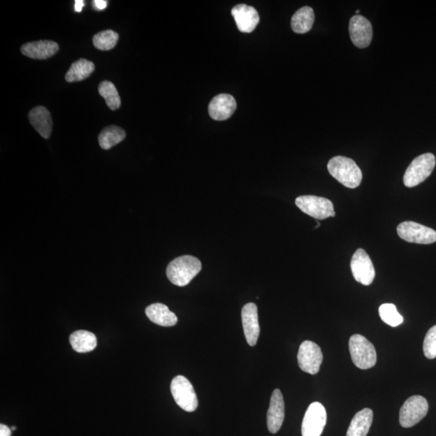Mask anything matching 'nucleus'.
Returning a JSON list of instances; mask_svg holds the SVG:
<instances>
[{"label":"nucleus","instance_id":"obj_1","mask_svg":"<svg viewBox=\"0 0 436 436\" xmlns=\"http://www.w3.org/2000/svg\"><path fill=\"white\" fill-rule=\"evenodd\" d=\"M330 174L340 184L349 189H356L361 183L362 171L354 160L344 157L332 158L327 164Z\"/></svg>","mask_w":436,"mask_h":436},{"label":"nucleus","instance_id":"obj_2","mask_svg":"<svg viewBox=\"0 0 436 436\" xmlns=\"http://www.w3.org/2000/svg\"><path fill=\"white\" fill-rule=\"evenodd\" d=\"M201 268L198 259L191 256H183L175 259L168 264L167 276L171 283L184 287L201 272Z\"/></svg>","mask_w":436,"mask_h":436},{"label":"nucleus","instance_id":"obj_3","mask_svg":"<svg viewBox=\"0 0 436 436\" xmlns=\"http://www.w3.org/2000/svg\"><path fill=\"white\" fill-rule=\"evenodd\" d=\"M349 350L353 363L361 370H370L376 365L375 347L365 337L353 335L349 340Z\"/></svg>","mask_w":436,"mask_h":436},{"label":"nucleus","instance_id":"obj_4","mask_svg":"<svg viewBox=\"0 0 436 436\" xmlns=\"http://www.w3.org/2000/svg\"><path fill=\"white\" fill-rule=\"evenodd\" d=\"M435 167V157L432 153L415 158L405 173L403 182L407 188H413L427 180Z\"/></svg>","mask_w":436,"mask_h":436},{"label":"nucleus","instance_id":"obj_5","mask_svg":"<svg viewBox=\"0 0 436 436\" xmlns=\"http://www.w3.org/2000/svg\"><path fill=\"white\" fill-rule=\"evenodd\" d=\"M296 205L305 214L318 220H324L335 216L331 201L316 196H300L296 199Z\"/></svg>","mask_w":436,"mask_h":436},{"label":"nucleus","instance_id":"obj_6","mask_svg":"<svg viewBox=\"0 0 436 436\" xmlns=\"http://www.w3.org/2000/svg\"><path fill=\"white\" fill-rule=\"evenodd\" d=\"M170 391L176 404L184 411L194 412L198 407V399L194 388L185 377H175L171 382Z\"/></svg>","mask_w":436,"mask_h":436},{"label":"nucleus","instance_id":"obj_7","mask_svg":"<svg viewBox=\"0 0 436 436\" xmlns=\"http://www.w3.org/2000/svg\"><path fill=\"white\" fill-rule=\"evenodd\" d=\"M427 399L414 395L404 402L399 412V423L404 428L414 427L427 415L428 412Z\"/></svg>","mask_w":436,"mask_h":436},{"label":"nucleus","instance_id":"obj_8","mask_svg":"<svg viewBox=\"0 0 436 436\" xmlns=\"http://www.w3.org/2000/svg\"><path fill=\"white\" fill-rule=\"evenodd\" d=\"M398 235L402 240L416 244H432L436 242V232L428 226L414 221L400 223Z\"/></svg>","mask_w":436,"mask_h":436},{"label":"nucleus","instance_id":"obj_9","mask_svg":"<svg viewBox=\"0 0 436 436\" xmlns=\"http://www.w3.org/2000/svg\"><path fill=\"white\" fill-rule=\"evenodd\" d=\"M298 361L300 370L309 375H315L319 372L323 363V352L315 342L306 340L299 347Z\"/></svg>","mask_w":436,"mask_h":436},{"label":"nucleus","instance_id":"obj_10","mask_svg":"<svg viewBox=\"0 0 436 436\" xmlns=\"http://www.w3.org/2000/svg\"><path fill=\"white\" fill-rule=\"evenodd\" d=\"M326 419V412L323 404H310L303 419V436H320L324 432Z\"/></svg>","mask_w":436,"mask_h":436},{"label":"nucleus","instance_id":"obj_11","mask_svg":"<svg viewBox=\"0 0 436 436\" xmlns=\"http://www.w3.org/2000/svg\"><path fill=\"white\" fill-rule=\"evenodd\" d=\"M353 277L357 282L370 285L375 278V269L370 256L363 249H358L351 261Z\"/></svg>","mask_w":436,"mask_h":436},{"label":"nucleus","instance_id":"obj_12","mask_svg":"<svg viewBox=\"0 0 436 436\" xmlns=\"http://www.w3.org/2000/svg\"><path fill=\"white\" fill-rule=\"evenodd\" d=\"M349 33L352 43L360 49H365L371 44L372 26L368 19L356 15L350 20Z\"/></svg>","mask_w":436,"mask_h":436},{"label":"nucleus","instance_id":"obj_13","mask_svg":"<svg viewBox=\"0 0 436 436\" xmlns=\"http://www.w3.org/2000/svg\"><path fill=\"white\" fill-rule=\"evenodd\" d=\"M242 321L247 344L252 347L256 346L261 334V327L259 324L257 305L254 303H247L242 310Z\"/></svg>","mask_w":436,"mask_h":436},{"label":"nucleus","instance_id":"obj_14","mask_svg":"<svg viewBox=\"0 0 436 436\" xmlns=\"http://www.w3.org/2000/svg\"><path fill=\"white\" fill-rule=\"evenodd\" d=\"M231 14L235 19L238 29L242 33H252L259 22V15L256 8L247 4H238L233 8Z\"/></svg>","mask_w":436,"mask_h":436},{"label":"nucleus","instance_id":"obj_15","mask_svg":"<svg viewBox=\"0 0 436 436\" xmlns=\"http://www.w3.org/2000/svg\"><path fill=\"white\" fill-rule=\"evenodd\" d=\"M284 419V402L282 391L277 388L272 393L267 415L268 428L276 434L282 428Z\"/></svg>","mask_w":436,"mask_h":436},{"label":"nucleus","instance_id":"obj_16","mask_svg":"<svg viewBox=\"0 0 436 436\" xmlns=\"http://www.w3.org/2000/svg\"><path fill=\"white\" fill-rule=\"evenodd\" d=\"M236 108L235 99L231 95H217L210 103V116L215 121H225L233 115Z\"/></svg>","mask_w":436,"mask_h":436},{"label":"nucleus","instance_id":"obj_17","mask_svg":"<svg viewBox=\"0 0 436 436\" xmlns=\"http://www.w3.org/2000/svg\"><path fill=\"white\" fill-rule=\"evenodd\" d=\"M59 50L58 44L52 41H33L24 44L22 49V53L26 57L33 59L44 60L54 56Z\"/></svg>","mask_w":436,"mask_h":436},{"label":"nucleus","instance_id":"obj_18","mask_svg":"<svg viewBox=\"0 0 436 436\" xmlns=\"http://www.w3.org/2000/svg\"><path fill=\"white\" fill-rule=\"evenodd\" d=\"M31 124L41 135L48 139L50 137L53 122L48 109L43 106H38L32 109L29 113Z\"/></svg>","mask_w":436,"mask_h":436},{"label":"nucleus","instance_id":"obj_19","mask_svg":"<svg viewBox=\"0 0 436 436\" xmlns=\"http://www.w3.org/2000/svg\"><path fill=\"white\" fill-rule=\"evenodd\" d=\"M145 314L152 323L161 326H173L177 324L178 319L167 305L162 303H154L145 309Z\"/></svg>","mask_w":436,"mask_h":436},{"label":"nucleus","instance_id":"obj_20","mask_svg":"<svg viewBox=\"0 0 436 436\" xmlns=\"http://www.w3.org/2000/svg\"><path fill=\"white\" fill-rule=\"evenodd\" d=\"M373 420L371 409L365 408L358 412L352 419L346 436H367Z\"/></svg>","mask_w":436,"mask_h":436},{"label":"nucleus","instance_id":"obj_21","mask_svg":"<svg viewBox=\"0 0 436 436\" xmlns=\"http://www.w3.org/2000/svg\"><path fill=\"white\" fill-rule=\"evenodd\" d=\"M314 10L305 6L298 10L291 20V27L296 34H303L312 29L314 23Z\"/></svg>","mask_w":436,"mask_h":436},{"label":"nucleus","instance_id":"obj_22","mask_svg":"<svg viewBox=\"0 0 436 436\" xmlns=\"http://www.w3.org/2000/svg\"><path fill=\"white\" fill-rule=\"evenodd\" d=\"M72 349L79 353H87L94 350L97 345L96 337L90 331L80 330L70 336Z\"/></svg>","mask_w":436,"mask_h":436},{"label":"nucleus","instance_id":"obj_23","mask_svg":"<svg viewBox=\"0 0 436 436\" xmlns=\"http://www.w3.org/2000/svg\"><path fill=\"white\" fill-rule=\"evenodd\" d=\"M95 71L92 61L81 59L73 62L70 70L66 74V80L68 82H80L87 79Z\"/></svg>","mask_w":436,"mask_h":436},{"label":"nucleus","instance_id":"obj_24","mask_svg":"<svg viewBox=\"0 0 436 436\" xmlns=\"http://www.w3.org/2000/svg\"><path fill=\"white\" fill-rule=\"evenodd\" d=\"M126 137V133L117 126H108L99 135V144L103 150H109L122 143Z\"/></svg>","mask_w":436,"mask_h":436},{"label":"nucleus","instance_id":"obj_25","mask_svg":"<svg viewBox=\"0 0 436 436\" xmlns=\"http://www.w3.org/2000/svg\"><path fill=\"white\" fill-rule=\"evenodd\" d=\"M99 93L105 99L106 103L111 110H117L121 107L122 101L120 95L115 85L110 81H103L99 85Z\"/></svg>","mask_w":436,"mask_h":436},{"label":"nucleus","instance_id":"obj_26","mask_svg":"<svg viewBox=\"0 0 436 436\" xmlns=\"http://www.w3.org/2000/svg\"><path fill=\"white\" fill-rule=\"evenodd\" d=\"M119 35L115 31L106 30L93 36V45L98 50L106 51L115 48L118 43Z\"/></svg>","mask_w":436,"mask_h":436},{"label":"nucleus","instance_id":"obj_27","mask_svg":"<svg viewBox=\"0 0 436 436\" xmlns=\"http://www.w3.org/2000/svg\"><path fill=\"white\" fill-rule=\"evenodd\" d=\"M379 314L384 323L391 326L396 327L403 323L402 316L398 312L395 305H382L379 308Z\"/></svg>","mask_w":436,"mask_h":436},{"label":"nucleus","instance_id":"obj_28","mask_svg":"<svg viewBox=\"0 0 436 436\" xmlns=\"http://www.w3.org/2000/svg\"><path fill=\"white\" fill-rule=\"evenodd\" d=\"M423 352L428 359L433 360L436 357V325L433 326L425 336Z\"/></svg>","mask_w":436,"mask_h":436},{"label":"nucleus","instance_id":"obj_29","mask_svg":"<svg viewBox=\"0 0 436 436\" xmlns=\"http://www.w3.org/2000/svg\"><path fill=\"white\" fill-rule=\"evenodd\" d=\"M93 5H94L96 9L101 11V10H103L107 8L108 2L105 1V0H95V1L93 2Z\"/></svg>","mask_w":436,"mask_h":436},{"label":"nucleus","instance_id":"obj_30","mask_svg":"<svg viewBox=\"0 0 436 436\" xmlns=\"http://www.w3.org/2000/svg\"><path fill=\"white\" fill-rule=\"evenodd\" d=\"M11 430L6 425H0V436H11Z\"/></svg>","mask_w":436,"mask_h":436},{"label":"nucleus","instance_id":"obj_31","mask_svg":"<svg viewBox=\"0 0 436 436\" xmlns=\"http://www.w3.org/2000/svg\"><path fill=\"white\" fill-rule=\"evenodd\" d=\"M75 10L77 13L82 12V8L85 7V2L82 0H75Z\"/></svg>","mask_w":436,"mask_h":436},{"label":"nucleus","instance_id":"obj_32","mask_svg":"<svg viewBox=\"0 0 436 436\" xmlns=\"http://www.w3.org/2000/svg\"><path fill=\"white\" fill-rule=\"evenodd\" d=\"M356 13L357 15H358V14H359V13H360L359 10H357V11L356 12Z\"/></svg>","mask_w":436,"mask_h":436},{"label":"nucleus","instance_id":"obj_33","mask_svg":"<svg viewBox=\"0 0 436 436\" xmlns=\"http://www.w3.org/2000/svg\"><path fill=\"white\" fill-rule=\"evenodd\" d=\"M15 429H17V428H15V427H13L12 428V430H15Z\"/></svg>","mask_w":436,"mask_h":436}]
</instances>
